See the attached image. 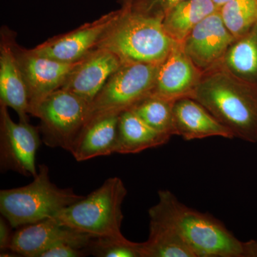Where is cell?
I'll use <instances>...</instances> for the list:
<instances>
[{"label": "cell", "mask_w": 257, "mask_h": 257, "mask_svg": "<svg viewBox=\"0 0 257 257\" xmlns=\"http://www.w3.org/2000/svg\"><path fill=\"white\" fill-rule=\"evenodd\" d=\"M189 97L200 103L234 138L257 142V88L221 64L202 74Z\"/></svg>", "instance_id": "6da1fadb"}, {"label": "cell", "mask_w": 257, "mask_h": 257, "mask_svg": "<svg viewBox=\"0 0 257 257\" xmlns=\"http://www.w3.org/2000/svg\"><path fill=\"white\" fill-rule=\"evenodd\" d=\"M158 196L149 210L150 220L175 230L196 257H243V242L220 221L184 205L170 191H159Z\"/></svg>", "instance_id": "7a4b0ae2"}, {"label": "cell", "mask_w": 257, "mask_h": 257, "mask_svg": "<svg viewBox=\"0 0 257 257\" xmlns=\"http://www.w3.org/2000/svg\"><path fill=\"white\" fill-rule=\"evenodd\" d=\"M119 18L106 32L97 47L107 49L124 64H160L177 45L160 19L121 8Z\"/></svg>", "instance_id": "3957f363"}, {"label": "cell", "mask_w": 257, "mask_h": 257, "mask_svg": "<svg viewBox=\"0 0 257 257\" xmlns=\"http://www.w3.org/2000/svg\"><path fill=\"white\" fill-rule=\"evenodd\" d=\"M82 198L72 189L52 183L48 167L40 165L31 183L0 191V211L12 227L19 228L55 217Z\"/></svg>", "instance_id": "277c9868"}, {"label": "cell", "mask_w": 257, "mask_h": 257, "mask_svg": "<svg viewBox=\"0 0 257 257\" xmlns=\"http://www.w3.org/2000/svg\"><path fill=\"white\" fill-rule=\"evenodd\" d=\"M126 194L123 181L111 177L87 197L64 208L55 218L61 224L94 238L125 239L121 226Z\"/></svg>", "instance_id": "5b68a950"}, {"label": "cell", "mask_w": 257, "mask_h": 257, "mask_svg": "<svg viewBox=\"0 0 257 257\" xmlns=\"http://www.w3.org/2000/svg\"><path fill=\"white\" fill-rule=\"evenodd\" d=\"M160 65L123 64L89 104L84 126L106 115L120 114L151 94L156 84Z\"/></svg>", "instance_id": "8992f818"}, {"label": "cell", "mask_w": 257, "mask_h": 257, "mask_svg": "<svg viewBox=\"0 0 257 257\" xmlns=\"http://www.w3.org/2000/svg\"><path fill=\"white\" fill-rule=\"evenodd\" d=\"M89 104L62 88L47 96L34 115L40 120L43 143L70 152L87 121Z\"/></svg>", "instance_id": "52a82bcc"}, {"label": "cell", "mask_w": 257, "mask_h": 257, "mask_svg": "<svg viewBox=\"0 0 257 257\" xmlns=\"http://www.w3.org/2000/svg\"><path fill=\"white\" fill-rule=\"evenodd\" d=\"M8 106L0 104V165L25 177H36V155L41 144L40 128L29 121L15 122Z\"/></svg>", "instance_id": "ba28073f"}, {"label": "cell", "mask_w": 257, "mask_h": 257, "mask_svg": "<svg viewBox=\"0 0 257 257\" xmlns=\"http://www.w3.org/2000/svg\"><path fill=\"white\" fill-rule=\"evenodd\" d=\"M14 51L28 89L30 114L34 116L37 107L47 96L62 87L69 73L79 64L60 62L23 48L17 42Z\"/></svg>", "instance_id": "9c48e42d"}, {"label": "cell", "mask_w": 257, "mask_h": 257, "mask_svg": "<svg viewBox=\"0 0 257 257\" xmlns=\"http://www.w3.org/2000/svg\"><path fill=\"white\" fill-rule=\"evenodd\" d=\"M121 9L111 11L97 20L57 35L34 47V52L52 60L74 63L97 47L106 32L119 18Z\"/></svg>", "instance_id": "30bf717a"}, {"label": "cell", "mask_w": 257, "mask_h": 257, "mask_svg": "<svg viewBox=\"0 0 257 257\" xmlns=\"http://www.w3.org/2000/svg\"><path fill=\"white\" fill-rule=\"evenodd\" d=\"M93 238L61 224L55 217L50 218L19 227L13 233L9 251L20 256L40 257L42 252L60 242L71 243L87 251Z\"/></svg>", "instance_id": "8fae6325"}, {"label": "cell", "mask_w": 257, "mask_h": 257, "mask_svg": "<svg viewBox=\"0 0 257 257\" xmlns=\"http://www.w3.org/2000/svg\"><path fill=\"white\" fill-rule=\"evenodd\" d=\"M235 40L218 10L198 24L181 45L194 65L204 73L221 64Z\"/></svg>", "instance_id": "7c38bea8"}, {"label": "cell", "mask_w": 257, "mask_h": 257, "mask_svg": "<svg viewBox=\"0 0 257 257\" xmlns=\"http://www.w3.org/2000/svg\"><path fill=\"white\" fill-rule=\"evenodd\" d=\"M123 64L111 51L96 47L79 61L61 88L91 103Z\"/></svg>", "instance_id": "4fadbf2b"}, {"label": "cell", "mask_w": 257, "mask_h": 257, "mask_svg": "<svg viewBox=\"0 0 257 257\" xmlns=\"http://www.w3.org/2000/svg\"><path fill=\"white\" fill-rule=\"evenodd\" d=\"M15 32L7 26L0 31V104L16 111L20 121H29L28 89L14 51Z\"/></svg>", "instance_id": "5bb4252c"}, {"label": "cell", "mask_w": 257, "mask_h": 257, "mask_svg": "<svg viewBox=\"0 0 257 257\" xmlns=\"http://www.w3.org/2000/svg\"><path fill=\"white\" fill-rule=\"evenodd\" d=\"M202 74L177 43L160 64L152 94L172 100L189 97Z\"/></svg>", "instance_id": "9a60e30c"}, {"label": "cell", "mask_w": 257, "mask_h": 257, "mask_svg": "<svg viewBox=\"0 0 257 257\" xmlns=\"http://www.w3.org/2000/svg\"><path fill=\"white\" fill-rule=\"evenodd\" d=\"M174 127L175 135L187 141L211 137L234 138L229 128L218 121L200 103L189 96L175 101Z\"/></svg>", "instance_id": "2e32d148"}, {"label": "cell", "mask_w": 257, "mask_h": 257, "mask_svg": "<svg viewBox=\"0 0 257 257\" xmlns=\"http://www.w3.org/2000/svg\"><path fill=\"white\" fill-rule=\"evenodd\" d=\"M119 114L102 116L86 125L76 140L71 155L77 162L116 153Z\"/></svg>", "instance_id": "e0dca14e"}, {"label": "cell", "mask_w": 257, "mask_h": 257, "mask_svg": "<svg viewBox=\"0 0 257 257\" xmlns=\"http://www.w3.org/2000/svg\"><path fill=\"white\" fill-rule=\"evenodd\" d=\"M171 136L154 130L131 109L119 114L116 153L136 154L165 145Z\"/></svg>", "instance_id": "ac0fdd59"}, {"label": "cell", "mask_w": 257, "mask_h": 257, "mask_svg": "<svg viewBox=\"0 0 257 257\" xmlns=\"http://www.w3.org/2000/svg\"><path fill=\"white\" fill-rule=\"evenodd\" d=\"M218 10L213 0H184L167 12L162 25L171 38L182 44L198 24Z\"/></svg>", "instance_id": "d6986e66"}, {"label": "cell", "mask_w": 257, "mask_h": 257, "mask_svg": "<svg viewBox=\"0 0 257 257\" xmlns=\"http://www.w3.org/2000/svg\"><path fill=\"white\" fill-rule=\"evenodd\" d=\"M220 64L234 77L253 84L257 79V24L231 44Z\"/></svg>", "instance_id": "ffe728a7"}, {"label": "cell", "mask_w": 257, "mask_h": 257, "mask_svg": "<svg viewBox=\"0 0 257 257\" xmlns=\"http://www.w3.org/2000/svg\"><path fill=\"white\" fill-rule=\"evenodd\" d=\"M143 257H196L183 238L165 224L150 220L148 239L141 243Z\"/></svg>", "instance_id": "44dd1931"}, {"label": "cell", "mask_w": 257, "mask_h": 257, "mask_svg": "<svg viewBox=\"0 0 257 257\" xmlns=\"http://www.w3.org/2000/svg\"><path fill=\"white\" fill-rule=\"evenodd\" d=\"M175 101L152 93L130 109L154 130L172 137L175 135L174 127Z\"/></svg>", "instance_id": "7402d4cb"}, {"label": "cell", "mask_w": 257, "mask_h": 257, "mask_svg": "<svg viewBox=\"0 0 257 257\" xmlns=\"http://www.w3.org/2000/svg\"><path fill=\"white\" fill-rule=\"evenodd\" d=\"M219 14L231 35L238 39L257 24V0H230L221 7Z\"/></svg>", "instance_id": "603a6c76"}, {"label": "cell", "mask_w": 257, "mask_h": 257, "mask_svg": "<svg viewBox=\"0 0 257 257\" xmlns=\"http://www.w3.org/2000/svg\"><path fill=\"white\" fill-rule=\"evenodd\" d=\"M88 253L99 257H143L141 243L127 239L93 238L87 248Z\"/></svg>", "instance_id": "cb8c5ba5"}, {"label": "cell", "mask_w": 257, "mask_h": 257, "mask_svg": "<svg viewBox=\"0 0 257 257\" xmlns=\"http://www.w3.org/2000/svg\"><path fill=\"white\" fill-rule=\"evenodd\" d=\"M184 0H133L130 9L134 13L163 20L167 12Z\"/></svg>", "instance_id": "d4e9b609"}, {"label": "cell", "mask_w": 257, "mask_h": 257, "mask_svg": "<svg viewBox=\"0 0 257 257\" xmlns=\"http://www.w3.org/2000/svg\"><path fill=\"white\" fill-rule=\"evenodd\" d=\"M87 253L86 249H82L71 243L60 242L56 243L42 252L40 257H79Z\"/></svg>", "instance_id": "484cf974"}, {"label": "cell", "mask_w": 257, "mask_h": 257, "mask_svg": "<svg viewBox=\"0 0 257 257\" xmlns=\"http://www.w3.org/2000/svg\"><path fill=\"white\" fill-rule=\"evenodd\" d=\"M11 225L5 217L0 219V250L1 253L9 251L10 242L13 234L11 232Z\"/></svg>", "instance_id": "4316f807"}, {"label": "cell", "mask_w": 257, "mask_h": 257, "mask_svg": "<svg viewBox=\"0 0 257 257\" xmlns=\"http://www.w3.org/2000/svg\"><path fill=\"white\" fill-rule=\"evenodd\" d=\"M243 257H257V240L243 242Z\"/></svg>", "instance_id": "83f0119b"}, {"label": "cell", "mask_w": 257, "mask_h": 257, "mask_svg": "<svg viewBox=\"0 0 257 257\" xmlns=\"http://www.w3.org/2000/svg\"><path fill=\"white\" fill-rule=\"evenodd\" d=\"M230 1V0H213L214 4H215L216 6L217 7L218 9L219 10V8L221 7H222L223 5L226 4V3Z\"/></svg>", "instance_id": "f1b7e54d"}, {"label": "cell", "mask_w": 257, "mask_h": 257, "mask_svg": "<svg viewBox=\"0 0 257 257\" xmlns=\"http://www.w3.org/2000/svg\"><path fill=\"white\" fill-rule=\"evenodd\" d=\"M133 0H120L121 4V8H130Z\"/></svg>", "instance_id": "f546056e"}]
</instances>
